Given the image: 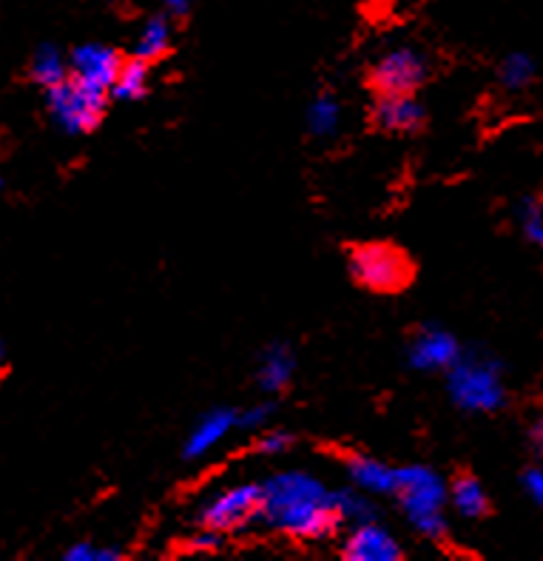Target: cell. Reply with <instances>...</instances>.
<instances>
[{"instance_id": "2", "label": "cell", "mask_w": 543, "mask_h": 561, "mask_svg": "<svg viewBox=\"0 0 543 561\" xmlns=\"http://www.w3.org/2000/svg\"><path fill=\"white\" fill-rule=\"evenodd\" d=\"M395 502L404 519L421 539L441 541L447 536L450 484L427 465H404L395 477Z\"/></svg>"}, {"instance_id": "7", "label": "cell", "mask_w": 543, "mask_h": 561, "mask_svg": "<svg viewBox=\"0 0 543 561\" xmlns=\"http://www.w3.org/2000/svg\"><path fill=\"white\" fill-rule=\"evenodd\" d=\"M427 78H430V60L413 46H393L381 51L367 69V85L373 89V94H418Z\"/></svg>"}, {"instance_id": "25", "label": "cell", "mask_w": 543, "mask_h": 561, "mask_svg": "<svg viewBox=\"0 0 543 561\" xmlns=\"http://www.w3.org/2000/svg\"><path fill=\"white\" fill-rule=\"evenodd\" d=\"M66 561H120L123 550L117 548H97L92 541H80V545H71L63 553Z\"/></svg>"}, {"instance_id": "23", "label": "cell", "mask_w": 543, "mask_h": 561, "mask_svg": "<svg viewBox=\"0 0 543 561\" xmlns=\"http://www.w3.org/2000/svg\"><path fill=\"white\" fill-rule=\"evenodd\" d=\"M293 442H297V436L290 434V431H282V427H265V431H259V436H256L254 450L259 456H285L290 454Z\"/></svg>"}, {"instance_id": "29", "label": "cell", "mask_w": 543, "mask_h": 561, "mask_svg": "<svg viewBox=\"0 0 543 561\" xmlns=\"http://www.w3.org/2000/svg\"><path fill=\"white\" fill-rule=\"evenodd\" d=\"M530 439H532V445H535L538 454L543 456V413H541V416H538L535 422H532V427H530Z\"/></svg>"}, {"instance_id": "11", "label": "cell", "mask_w": 543, "mask_h": 561, "mask_svg": "<svg viewBox=\"0 0 543 561\" xmlns=\"http://www.w3.org/2000/svg\"><path fill=\"white\" fill-rule=\"evenodd\" d=\"M123 55L106 43H83L71 51L69 57V75L89 85H97L103 92L112 94V85L120 75Z\"/></svg>"}, {"instance_id": "31", "label": "cell", "mask_w": 543, "mask_h": 561, "mask_svg": "<svg viewBox=\"0 0 543 561\" xmlns=\"http://www.w3.org/2000/svg\"><path fill=\"white\" fill-rule=\"evenodd\" d=\"M0 188H3V178H0Z\"/></svg>"}, {"instance_id": "30", "label": "cell", "mask_w": 543, "mask_h": 561, "mask_svg": "<svg viewBox=\"0 0 543 561\" xmlns=\"http://www.w3.org/2000/svg\"><path fill=\"white\" fill-rule=\"evenodd\" d=\"M7 368V345L0 342V370Z\"/></svg>"}, {"instance_id": "24", "label": "cell", "mask_w": 543, "mask_h": 561, "mask_svg": "<svg viewBox=\"0 0 543 561\" xmlns=\"http://www.w3.org/2000/svg\"><path fill=\"white\" fill-rule=\"evenodd\" d=\"M276 405L270 399H259L254 405H247L240 411V431L245 434H259L265 427H270V420H274Z\"/></svg>"}, {"instance_id": "8", "label": "cell", "mask_w": 543, "mask_h": 561, "mask_svg": "<svg viewBox=\"0 0 543 561\" xmlns=\"http://www.w3.org/2000/svg\"><path fill=\"white\" fill-rule=\"evenodd\" d=\"M461 356V342L441 325H424L407 342V365L421 374H447Z\"/></svg>"}, {"instance_id": "1", "label": "cell", "mask_w": 543, "mask_h": 561, "mask_svg": "<svg viewBox=\"0 0 543 561\" xmlns=\"http://www.w3.org/2000/svg\"><path fill=\"white\" fill-rule=\"evenodd\" d=\"M262 525L297 541H325L345 527L336 491L308 470H279L262 482Z\"/></svg>"}, {"instance_id": "16", "label": "cell", "mask_w": 543, "mask_h": 561, "mask_svg": "<svg viewBox=\"0 0 543 561\" xmlns=\"http://www.w3.org/2000/svg\"><path fill=\"white\" fill-rule=\"evenodd\" d=\"M450 507L459 513L461 519L478 522L489 513V496L484 484L473 473H461L450 484Z\"/></svg>"}, {"instance_id": "4", "label": "cell", "mask_w": 543, "mask_h": 561, "mask_svg": "<svg viewBox=\"0 0 543 561\" xmlns=\"http://www.w3.org/2000/svg\"><path fill=\"white\" fill-rule=\"evenodd\" d=\"M347 274L365 291L398 294L413 283V260L393 242H356L347 249Z\"/></svg>"}, {"instance_id": "3", "label": "cell", "mask_w": 543, "mask_h": 561, "mask_svg": "<svg viewBox=\"0 0 543 561\" xmlns=\"http://www.w3.org/2000/svg\"><path fill=\"white\" fill-rule=\"evenodd\" d=\"M447 377V397L464 413H495L507 405L501 363L487 351H461Z\"/></svg>"}, {"instance_id": "13", "label": "cell", "mask_w": 543, "mask_h": 561, "mask_svg": "<svg viewBox=\"0 0 543 561\" xmlns=\"http://www.w3.org/2000/svg\"><path fill=\"white\" fill-rule=\"evenodd\" d=\"M293 374H297V354H293L288 342H270L268 348L259 354L256 385L262 388V393L274 397V393L288 391V385L293 382Z\"/></svg>"}, {"instance_id": "22", "label": "cell", "mask_w": 543, "mask_h": 561, "mask_svg": "<svg viewBox=\"0 0 543 561\" xmlns=\"http://www.w3.org/2000/svg\"><path fill=\"white\" fill-rule=\"evenodd\" d=\"M518 226H521L523 237L543 251V208L535 199H523L518 206Z\"/></svg>"}, {"instance_id": "28", "label": "cell", "mask_w": 543, "mask_h": 561, "mask_svg": "<svg viewBox=\"0 0 543 561\" xmlns=\"http://www.w3.org/2000/svg\"><path fill=\"white\" fill-rule=\"evenodd\" d=\"M190 9H194V0H163V12L174 21H183L188 18Z\"/></svg>"}, {"instance_id": "18", "label": "cell", "mask_w": 543, "mask_h": 561, "mask_svg": "<svg viewBox=\"0 0 543 561\" xmlns=\"http://www.w3.org/2000/svg\"><path fill=\"white\" fill-rule=\"evenodd\" d=\"M342 117H345V108L339 98L333 92H319L308 106V131L319 140H331L342 128Z\"/></svg>"}, {"instance_id": "5", "label": "cell", "mask_w": 543, "mask_h": 561, "mask_svg": "<svg viewBox=\"0 0 543 561\" xmlns=\"http://www.w3.org/2000/svg\"><path fill=\"white\" fill-rule=\"evenodd\" d=\"M112 94L78 80L74 75L63 80V83L46 89V106H49L51 121L57 128H63L66 135H92L94 128L103 123Z\"/></svg>"}, {"instance_id": "14", "label": "cell", "mask_w": 543, "mask_h": 561, "mask_svg": "<svg viewBox=\"0 0 543 561\" xmlns=\"http://www.w3.org/2000/svg\"><path fill=\"white\" fill-rule=\"evenodd\" d=\"M345 470L350 484L359 488V491L370 493V496H393L395 493L398 468H390L381 459H373V456L365 454H350L345 456Z\"/></svg>"}, {"instance_id": "9", "label": "cell", "mask_w": 543, "mask_h": 561, "mask_svg": "<svg viewBox=\"0 0 543 561\" xmlns=\"http://www.w3.org/2000/svg\"><path fill=\"white\" fill-rule=\"evenodd\" d=\"M370 123L381 135H418L427 123V108L416 94H376Z\"/></svg>"}, {"instance_id": "19", "label": "cell", "mask_w": 543, "mask_h": 561, "mask_svg": "<svg viewBox=\"0 0 543 561\" xmlns=\"http://www.w3.org/2000/svg\"><path fill=\"white\" fill-rule=\"evenodd\" d=\"M69 60H66L55 46H41L32 57V66H28V75L41 89H51V85L63 83L69 78Z\"/></svg>"}, {"instance_id": "15", "label": "cell", "mask_w": 543, "mask_h": 561, "mask_svg": "<svg viewBox=\"0 0 543 561\" xmlns=\"http://www.w3.org/2000/svg\"><path fill=\"white\" fill-rule=\"evenodd\" d=\"M171 46H174V18H169L165 12L154 14L142 23L140 35L135 41V57L157 64L165 55H171Z\"/></svg>"}, {"instance_id": "27", "label": "cell", "mask_w": 543, "mask_h": 561, "mask_svg": "<svg viewBox=\"0 0 543 561\" xmlns=\"http://www.w3.org/2000/svg\"><path fill=\"white\" fill-rule=\"evenodd\" d=\"M523 491L532 499V505H538L543 511V468H530L521 479Z\"/></svg>"}, {"instance_id": "21", "label": "cell", "mask_w": 543, "mask_h": 561, "mask_svg": "<svg viewBox=\"0 0 543 561\" xmlns=\"http://www.w3.org/2000/svg\"><path fill=\"white\" fill-rule=\"evenodd\" d=\"M538 66L530 55L523 51H512L498 64V83L507 89V92H523L527 85L535 80Z\"/></svg>"}, {"instance_id": "26", "label": "cell", "mask_w": 543, "mask_h": 561, "mask_svg": "<svg viewBox=\"0 0 543 561\" xmlns=\"http://www.w3.org/2000/svg\"><path fill=\"white\" fill-rule=\"evenodd\" d=\"M228 536L219 534V530H211V527H199L197 534L190 536V539H185V550L188 553H219L222 550V545H226Z\"/></svg>"}, {"instance_id": "6", "label": "cell", "mask_w": 543, "mask_h": 561, "mask_svg": "<svg viewBox=\"0 0 543 561\" xmlns=\"http://www.w3.org/2000/svg\"><path fill=\"white\" fill-rule=\"evenodd\" d=\"M262 522V482L228 484L211 493L197 511V527H211L226 536H236Z\"/></svg>"}, {"instance_id": "12", "label": "cell", "mask_w": 543, "mask_h": 561, "mask_svg": "<svg viewBox=\"0 0 543 561\" xmlns=\"http://www.w3.org/2000/svg\"><path fill=\"white\" fill-rule=\"evenodd\" d=\"M233 427H240V411L236 408H211L208 413H203L183 442L185 462H197V459L211 454L213 448H219L231 436Z\"/></svg>"}, {"instance_id": "10", "label": "cell", "mask_w": 543, "mask_h": 561, "mask_svg": "<svg viewBox=\"0 0 543 561\" xmlns=\"http://www.w3.org/2000/svg\"><path fill=\"white\" fill-rule=\"evenodd\" d=\"M345 561H402L404 550L379 519L350 525V534L342 541Z\"/></svg>"}, {"instance_id": "20", "label": "cell", "mask_w": 543, "mask_h": 561, "mask_svg": "<svg viewBox=\"0 0 543 561\" xmlns=\"http://www.w3.org/2000/svg\"><path fill=\"white\" fill-rule=\"evenodd\" d=\"M336 507H339V516L345 525H361V522H373L379 516L373 505V496L359 488H339L336 491Z\"/></svg>"}, {"instance_id": "17", "label": "cell", "mask_w": 543, "mask_h": 561, "mask_svg": "<svg viewBox=\"0 0 543 561\" xmlns=\"http://www.w3.org/2000/svg\"><path fill=\"white\" fill-rule=\"evenodd\" d=\"M151 89V64L149 60H142V57H128L123 60L120 75L114 80L112 85V98L123 100V103H137L149 94Z\"/></svg>"}]
</instances>
